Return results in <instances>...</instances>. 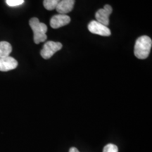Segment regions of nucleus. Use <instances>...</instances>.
I'll list each match as a JSON object with an SVG mask.
<instances>
[{"mask_svg": "<svg viewBox=\"0 0 152 152\" xmlns=\"http://www.w3.org/2000/svg\"><path fill=\"white\" fill-rule=\"evenodd\" d=\"M61 0H44L43 4L47 10L52 11L56 9L57 5Z\"/></svg>", "mask_w": 152, "mask_h": 152, "instance_id": "10", "label": "nucleus"}, {"mask_svg": "<svg viewBox=\"0 0 152 152\" xmlns=\"http://www.w3.org/2000/svg\"><path fill=\"white\" fill-rule=\"evenodd\" d=\"M62 48V45L60 42H55L53 41H48L44 45L41 50V56L45 59H49L55 53Z\"/></svg>", "mask_w": 152, "mask_h": 152, "instance_id": "3", "label": "nucleus"}, {"mask_svg": "<svg viewBox=\"0 0 152 152\" xmlns=\"http://www.w3.org/2000/svg\"><path fill=\"white\" fill-rule=\"evenodd\" d=\"M18 66V61L11 56L0 58V71L7 72L14 70Z\"/></svg>", "mask_w": 152, "mask_h": 152, "instance_id": "7", "label": "nucleus"}, {"mask_svg": "<svg viewBox=\"0 0 152 152\" xmlns=\"http://www.w3.org/2000/svg\"><path fill=\"white\" fill-rule=\"evenodd\" d=\"M103 152H118V149L115 144H109L104 147Z\"/></svg>", "mask_w": 152, "mask_h": 152, "instance_id": "11", "label": "nucleus"}, {"mask_svg": "<svg viewBox=\"0 0 152 152\" xmlns=\"http://www.w3.org/2000/svg\"><path fill=\"white\" fill-rule=\"evenodd\" d=\"M7 5L9 7H16L23 4L24 0H7Z\"/></svg>", "mask_w": 152, "mask_h": 152, "instance_id": "12", "label": "nucleus"}, {"mask_svg": "<svg viewBox=\"0 0 152 152\" xmlns=\"http://www.w3.org/2000/svg\"><path fill=\"white\" fill-rule=\"evenodd\" d=\"M88 30L90 33L101 36L109 37L111 35V30L108 27L104 26L96 20H92L88 25Z\"/></svg>", "mask_w": 152, "mask_h": 152, "instance_id": "4", "label": "nucleus"}, {"mask_svg": "<svg viewBox=\"0 0 152 152\" xmlns=\"http://www.w3.org/2000/svg\"><path fill=\"white\" fill-rule=\"evenodd\" d=\"M12 51V47L7 42H0V58L9 56Z\"/></svg>", "mask_w": 152, "mask_h": 152, "instance_id": "9", "label": "nucleus"}, {"mask_svg": "<svg viewBox=\"0 0 152 152\" xmlns=\"http://www.w3.org/2000/svg\"><path fill=\"white\" fill-rule=\"evenodd\" d=\"M71 22V18L66 14L55 15L51 18L50 26L52 28L57 29L66 26Z\"/></svg>", "mask_w": 152, "mask_h": 152, "instance_id": "6", "label": "nucleus"}, {"mask_svg": "<svg viewBox=\"0 0 152 152\" xmlns=\"http://www.w3.org/2000/svg\"><path fill=\"white\" fill-rule=\"evenodd\" d=\"M29 24L33 31L34 42L35 44H39L47 40V26L46 25L39 22L37 18H32L29 20Z\"/></svg>", "mask_w": 152, "mask_h": 152, "instance_id": "2", "label": "nucleus"}, {"mask_svg": "<svg viewBox=\"0 0 152 152\" xmlns=\"http://www.w3.org/2000/svg\"><path fill=\"white\" fill-rule=\"evenodd\" d=\"M75 0H61L57 5L56 10L59 14H66L73 10Z\"/></svg>", "mask_w": 152, "mask_h": 152, "instance_id": "8", "label": "nucleus"}, {"mask_svg": "<svg viewBox=\"0 0 152 152\" xmlns=\"http://www.w3.org/2000/svg\"><path fill=\"white\" fill-rule=\"evenodd\" d=\"M112 11L113 9L111 6L109 4H106L103 9H99L95 14L96 21L108 27L109 25V16L112 13Z\"/></svg>", "mask_w": 152, "mask_h": 152, "instance_id": "5", "label": "nucleus"}, {"mask_svg": "<svg viewBox=\"0 0 152 152\" xmlns=\"http://www.w3.org/2000/svg\"><path fill=\"white\" fill-rule=\"evenodd\" d=\"M152 46L151 39L144 35L138 37L134 45V54L139 59H145L149 56Z\"/></svg>", "mask_w": 152, "mask_h": 152, "instance_id": "1", "label": "nucleus"}, {"mask_svg": "<svg viewBox=\"0 0 152 152\" xmlns=\"http://www.w3.org/2000/svg\"><path fill=\"white\" fill-rule=\"evenodd\" d=\"M69 152H80L78 149L75 147H71V149H69Z\"/></svg>", "mask_w": 152, "mask_h": 152, "instance_id": "13", "label": "nucleus"}]
</instances>
